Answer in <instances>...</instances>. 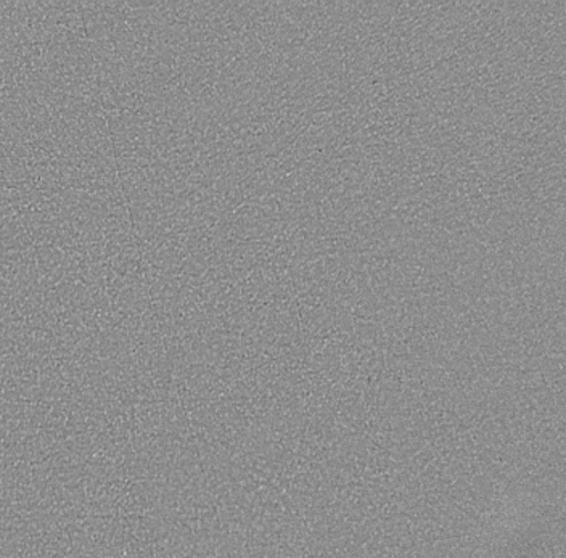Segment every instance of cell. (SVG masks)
Wrapping results in <instances>:
<instances>
[]
</instances>
